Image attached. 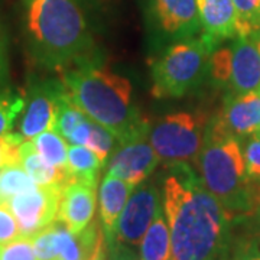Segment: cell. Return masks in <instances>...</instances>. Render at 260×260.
Instances as JSON below:
<instances>
[{
	"label": "cell",
	"instance_id": "obj_5",
	"mask_svg": "<svg viewBox=\"0 0 260 260\" xmlns=\"http://www.w3.org/2000/svg\"><path fill=\"white\" fill-rule=\"evenodd\" d=\"M214 51L203 37L172 45L152 65V94L156 99H181L194 91L210 73Z\"/></svg>",
	"mask_w": 260,
	"mask_h": 260
},
{
	"label": "cell",
	"instance_id": "obj_26",
	"mask_svg": "<svg viewBox=\"0 0 260 260\" xmlns=\"http://www.w3.org/2000/svg\"><path fill=\"white\" fill-rule=\"evenodd\" d=\"M237 15V37L249 38L260 29V0H233Z\"/></svg>",
	"mask_w": 260,
	"mask_h": 260
},
{
	"label": "cell",
	"instance_id": "obj_1",
	"mask_svg": "<svg viewBox=\"0 0 260 260\" xmlns=\"http://www.w3.org/2000/svg\"><path fill=\"white\" fill-rule=\"evenodd\" d=\"M164 184V213L172 260H229L233 217L207 189L191 165H178Z\"/></svg>",
	"mask_w": 260,
	"mask_h": 260
},
{
	"label": "cell",
	"instance_id": "obj_29",
	"mask_svg": "<svg viewBox=\"0 0 260 260\" xmlns=\"http://www.w3.org/2000/svg\"><path fill=\"white\" fill-rule=\"evenodd\" d=\"M244 162H246V174L251 182L260 185V136L257 133L249 136L244 149Z\"/></svg>",
	"mask_w": 260,
	"mask_h": 260
},
{
	"label": "cell",
	"instance_id": "obj_2",
	"mask_svg": "<svg viewBox=\"0 0 260 260\" xmlns=\"http://www.w3.org/2000/svg\"><path fill=\"white\" fill-rule=\"evenodd\" d=\"M61 81L84 114L110 130L119 143L149 126L132 104L129 80L106 67L87 59L62 70Z\"/></svg>",
	"mask_w": 260,
	"mask_h": 260
},
{
	"label": "cell",
	"instance_id": "obj_30",
	"mask_svg": "<svg viewBox=\"0 0 260 260\" xmlns=\"http://www.w3.org/2000/svg\"><path fill=\"white\" fill-rule=\"evenodd\" d=\"M229 260H260V239L257 236L240 237L233 242Z\"/></svg>",
	"mask_w": 260,
	"mask_h": 260
},
{
	"label": "cell",
	"instance_id": "obj_31",
	"mask_svg": "<svg viewBox=\"0 0 260 260\" xmlns=\"http://www.w3.org/2000/svg\"><path fill=\"white\" fill-rule=\"evenodd\" d=\"M22 236L18 220L13 215L9 204L0 203V246Z\"/></svg>",
	"mask_w": 260,
	"mask_h": 260
},
{
	"label": "cell",
	"instance_id": "obj_13",
	"mask_svg": "<svg viewBox=\"0 0 260 260\" xmlns=\"http://www.w3.org/2000/svg\"><path fill=\"white\" fill-rule=\"evenodd\" d=\"M214 120L240 140L254 135L260 126V91L227 95L223 110Z\"/></svg>",
	"mask_w": 260,
	"mask_h": 260
},
{
	"label": "cell",
	"instance_id": "obj_36",
	"mask_svg": "<svg viewBox=\"0 0 260 260\" xmlns=\"http://www.w3.org/2000/svg\"><path fill=\"white\" fill-rule=\"evenodd\" d=\"M254 215H256V230H257V234H256V236L260 239V210L254 214Z\"/></svg>",
	"mask_w": 260,
	"mask_h": 260
},
{
	"label": "cell",
	"instance_id": "obj_37",
	"mask_svg": "<svg viewBox=\"0 0 260 260\" xmlns=\"http://www.w3.org/2000/svg\"><path fill=\"white\" fill-rule=\"evenodd\" d=\"M256 133H257V135L260 136V126H259V129H257V132H256Z\"/></svg>",
	"mask_w": 260,
	"mask_h": 260
},
{
	"label": "cell",
	"instance_id": "obj_21",
	"mask_svg": "<svg viewBox=\"0 0 260 260\" xmlns=\"http://www.w3.org/2000/svg\"><path fill=\"white\" fill-rule=\"evenodd\" d=\"M37 182L29 177L22 164H13L0 169V203L8 204L13 197L37 188Z\"/></svg>",
	"mask_w": 260,
	"mask_h": 260
},
{
	"label": "cell",
	"instance_id": "obj_22",
	"mask_svg": "<svg viewBox=\"0 0 260 260\" xmlns=\"http://www.w3.org/2000/svg\"><path fill=\"white\" fill-rule=\"evenodd\" d=\"M32 142L47 162L56 168L67 169V140L58 132L45 130L35 136Z\"/></svg>",
	"mask_w": 260,
	"mask_h": 260
},
{
	"label": "cell",
	"instance_id": "obj_35",
	"mask_svg": "<svg viewBox=\"0 0 260 260\" xmlns=\"http://www.w3.org/2000/svg\"><path fill=\"white\" fill-rule=\"evenodd\" d=\"M249 39H250V42L253 44V47L256 48V51L259 52V55H260V29L254 30V32H251L250 35H249Z\"/></svg>",
	"mask_w": 260,
	"mask_h": 260
},
{
	"label": "cell",
	"instance_id": "obj_33",
	"mask_svg": "<svg viewBox=\"0 0 260 260\" xmlns=\"http://www.w3.org/2000/svg\"><path fill=\"white\" fill-rule=\"evenodd\" d=\"M109 260H140L139 253L120 246H107Z\"/></svg>",
	"mask_w": 260,
	"mask_h": 260
},
{
	"label": "cell",
	"instance_id": "obj_12",
	"mask_svg": "<svg viewBox=\"0 0 260 260\" xmlns=\"http://www.w3.org/2000/svg\"><path fill=\"white\" fill-rule=\"evenodd\" d=\"M97 207V184L74 179L62 189L56 221L73 233L83 232L94 220Z\"/></svg>",
	"mask_w": 260,
	"mask_h": 260
},
{
	"label": "cell",
	"instance_id": "obj_23",
	"mask_svg": "<svg viewBox=\"0 0 260 260\" xmlns=\"http://www.w3.org/2000/svg\"><path fill=\"white\" fill-rule=\"evenodd\" d=\"M87 119L84 112L73 102L70 94L67 91L62 93V95L58 100V109H56V119H55V132H58L65 140L71 136L74 129Z\"/></svg>",
	"mask_w": 260,
	"mask_h": 260
},
{
	"label": "cell",
	"instance_id": "obj_32",
	"mask_svg": "<svg viewBox=\"0 0 260 260\" xmlns=\"http://www.w3.org/2000/svg\"><path fill=\"white\" fill-rule=\"evenodd\" d=\"M9 81V52H8V37L0 18V85H6Z\"/></svg>",
	"mask_w": 260,
	"mask_h": 260
},
{
	"label": "cell",
	"instance_id": "obj_28",
	"mask_svg": "<svg viewBox=\"0 0 260 260\" xmlns=\"http://www.w3.org/2000/svg\"><path fill=\"white\" fill-rule=\"evenodd\" d=\"M26 140L18 133H5L0 136V169L8 165L20 164V146Z\"/></svg>",
	"mask_w": 260,
	"mask_h": 260
},
{
	"label": "cell",
	"instance_id": "obj_7",
	"mask_svg": "<svg viewBox=\"0 0 260 260\" xmlns=\"http://www.w3.org/2000/svg\"><path fill=\"white\" fill-rule=\"evenodd\" d=\"M37 260H88L104 240L100 220H93L83 232H70L64 224L54 221L30 237Z\"/></svg>",
	"mask_w": 260,
	"mask_h": 260
},
{
	"label": "cell",
	"instance_id": "obj_24",
	"mask_svg": "<svg viewBox=\"0 0 260 260\" xmlns=\"http://www.w3.org/2000/svg\"><path fill=\"white\" fill-rule=\"evenodd\" d=\"M26 99L9 88H0V136L9 133L18 116L23 112Z\"/></svg>",
	"mask_w": 260,
	"mask_h": 260
},
{
	"label": "cell",
	"instance_id": "obj_18",
	"mask_svg": "<svg viewBox=\"0 0 260 260\" xmlns=\"http://www.w3.org/2000/svg\"><path fill=\"white\" fill-rule=\"evenodd\" d=\"M20 164L37 185L68 184L70 175L64 168H56L42 158L32 140H23L20 146Z\"/></svg>",
	"mask_w": 260,
	"mask_h": 260
},
{
	"label": "cell",
	"instance_id": "obj_10",
	"mask_svg": "<svg viewBox=\"0 0 260 260\" xmlns=\"http://www.w3.org/2000/svg\"><path fill=\"white\" fill-rule=\"evenodd\" d=\"M65 185H38L29 192L13 197L8 203L18 220L23 237H32L47 225L56 221V214Z\"/></svg>",
	"mask_w": 260,
	"mask_h": 260
},
{
	"label": "cell",
	"instance_id": "obj_16",
	"mask_svg": "<svg viewBox=\"0 0 260 260\" xmlns=\"http://www.w3.org/2000/svg\"><path fill=\"white\" fill-rule=\"evenodd\" d=\"M201 37L213 47L237 35V15L233 0H198Z\"/></svg>",
	"mask_w": 260,
	"mask_h": 260
},
{
	"label": "cell",
	"instance_id": "obj_25",
	"mask_svg": "<svg viewBox=\"0 0 260 260\" xmlns=\"http://www.w3.org/2000/svg\"><path fill=\"white\" fill-rule=\"evenodd\" d=\"M85 146L90 148L94 153L102 159V162L106 165L107 159L113 152L119 146V140L109 129L99 124L97 121H91L90 133L85 142Z\"/></svg>",
	"mask_w": 260,
	"mask_h": 260
},
{
	"label": "cell",
	"instance_id": "obj_20",
	"mask_svg": "<svg viewBox=\"0 0 260 260\" xmlns=\"http://www.w3.org/2000/svg\"><path fill=\"white\" fill-rule=\"evenodd\" d=\"M104 167L102 159L93 150L83 145H70L67 152V172L70 181L80 179L87 182H99L100 171Z\"/></svg>",
	"mask_w": 260,
	"mask_h": 260
},
{
	"label": "cell",
	"instance_id": "obj_27",
	"mask_svg": "<svg viewBox=\"0 0 260 260\" xmlns=\"http://www.w3.org/2000/svg\"><path fill=\"white\" fill-rule=\"evenodd\" d=\"M0 260H37V253L30 237L20 236L0 246Z\"/></svg>",
	"mask_w": 260,
	"mask_h": 260
},
{
	"label": "cell",
	"instance_id": "obj_17",
	"mask_svg": "<svg viewBox=\"0 0 260 260\" xmlns=\"http://www.w3.org/2000/svg\"><path fill=\"white\" fill-rule=\"evenodd\" d=\"M136 186L127 181L106 174L99 191V214L106 244L112 242L116 224L129 197Z\"/></svg>",
	"mask_w": 260,
	"mask_h": 260
},
{
	"label": "cell",
	"instance_id": "obj_15",
	"mask_svg": "<svg viewBox=\"0 0 260 260\" xmlns=\"http://www.w3.org/2000/svg\"><path fill=\"white\" fill-rule=\"evenodd\" d=\"M158 25L172 37L192 39L201 30L198 0H149Z\"/></svg>",
	"mask_w": 260,
	"mask_h": 260
},
{
	"label": "cell",
	"instance_id": "obj_6",
	"mask_svg": "<svg viewBox=\"0 0 260 260\" xmlns=\"http://www.w3.org/2000/svg\"><path fill=\"white\" fill-rule=\"evenodd\" d=\"M208 119L203 113H172L149 130L159 159L171 167L197 162L204 143Z\"/></svg>",
	"mask_w": 260,
	"mask_h": 260
},
{
	"label": "cell",
	"instance_id": "obj_8",
	"mask_svg": "<svg viewBox=\"0 0 260 260\" xmlns=\"http://www.w3.org/2000/svg\"><path fill=\"white\" fill-rule=\"evenodd\" d=\"M162 208L164 204L158 186L142 182L129 197L116 224L112 242L107 246H120L138 251L145 233Z\"/></svg>",
	"mask_w": 260,
	"mask_h": 260
},
{
	"label": "cell",
	"instance_id": "obj_9",
	"mask_svg": "<svg viewBox=\"0 0 260 260\" xmlns=\"http://www.w3.org/2000/svg\"><path fill=\"white\" fill-rule=\"evenodd\" d=\"M160 159L149 140V126L119 143L107 164V174L138 186L156 169Z\"/></svg>",
	"mask_w": 260,
	"mask_h": 260
},
{
	"label": "cell",
	"instance_id": "obj_11",
	"mask_svg": "<svg viewBox=\"0 0 260 260\" xmlns=\"http://www.w3.org/2000/svg\"><path fill=\"white\" fill-rule=\"evenodd\" d=\"M65 91L62 81L37 80L29 84L26 104L20 120V135L32 140L45 130L55 129L58 100Z\"/></svg>",
	"mask_w": 260,
	"mask_h": 260
},
{
	"label": "cell",
	"instance_id": "obj_34",
	"mask_svg": "<svg viewBox=\"0 0 260 260\" xmlns=\"http://www.w3.org/2000/svg\"><path fill=\"white\" fill-rule=\"evenodd\" d=\"M88 260H109V253H107V244H106V240H103V242L97 246L94 254Z\"/></svg>",
	"mask_w": 260,
	"mask_h": 260
},
{
	"label": "cell",
	"instance_id": "obj_3",
	"mask_svg": "<svg viewBox=\"0 0 260 260\" xmlns=\"http://www.w3.org/2000/svg\"><path fill=\"white\" fill-rule=\"evenodd\" d=\"M29 52L38 64L65 70L91 58V38L74 0H28Z\"/></svg>",
	"mask_w": 260,
	"mask_h": 260
},
{
	"label": "cell",
	"instance_id": "obj_14",
	"mask_svg": "<svg viewBox=\"0 0 260 260\" xmlns=\"http://www.w3.org/2000/svg\"><path fill=\"white\" fill-rule=\"evenodd\" d=\"M260 55L249 38L237 37L230 47L227 95L259 91Z\"/></svg>",
	"mask_w": 260,
	"mask_h": 260
},
{
	"label": "cell",
	"instance_id": "obj_38",
	"mask_svg": "<svg viewBox=\"0 0 260 260\" xmlns=\"http://www.w3.org/2000/svg\"><path fill=\"white\" fill-rule=\"evenodd\" d=\"M259 91H260V88H259Z\"/></svg>",
	"mask_w": 260,
	"mask_h": 260
},
{
	"label": "cell",
	"instance_id": "obj_19",
	"mask_svg": "<svg viewBox=\"0 0 260 260\" xmlns=\"http://www.w3.org/2000/svg\"><path fill=\"white\" fill-rule=\"evenodd\" d=\"M140 260H172L171 233L164 208L156 214L139 244Z\"/></svg>",
	"mask_w": 260,
	"mask_h": 260
},
{
	"label": "cell",
	"instance_id": "obj_4",
	"mask_svg": "<svg viewBox=\"0 0 260 260\" xmlns=\"http://www.w3.org/2000/svg\"><path fill=\"white\" fill-rule=\"evenodd\" d=\"M195 165L205 188L233 220L251 217L259 211L260 185L247 178L242 142L224 132L214 119L207 126Z\"/></svg>",
	"mask_w": 260,
	"mask_h": 260
}]
</instances>
